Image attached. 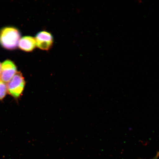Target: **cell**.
Here are the masks:
<instances>
[{"instance_id":"cell-1","label":"cell","mask_w":159,"mask_h":159,"mask_svg":"<svg viewBox=\"0 0 159 159\" xmlns=\"http://www.w3.org/2000/svg\"><path fill=\"white\" fill-rule=\"evenodd\" d=\"M20 37V32L16 28L4 27L0 30V45L8 50H13L17 48Z\"/></svg>"},{"instance_id":"cell-2","label":"cell","mask_w":159,"mask_h":159,"mask_svg":"<svg viewBox=\"0 0 159 159\" xmlns=\"http://www.w3.org/2000/svg\"><path fill=\"white\" fill-rule=\"evenodd\" d=\"M25 81L20 72H17L7 84V92L14 98H17L22 94Z\"/></svg>"},{"instance_id":"cell-3","label":"cell","mask_w":159,"mask_h":159,"mask_svg":"<svg viewBox=\"0 0 159 159\" xmlns=\"http://www.w3.org/2000/svg\"><path fill=\"white\" fill-rule=\"evenodd\" d=\"M17 70L15 63L10 60H7L1 64L0 80L6 83H8L17 73Z\"/></svg>"},{"instance_id":"cell-4","label":"cell","mask_w":159,"mask_h":159,"mask_svg":"<svg viewBox=\"0 0 159 159\" xmlns=\"http://www.w3.org/2000/svg\"><path fill=\"white\" fill-rule=\"evenodd\" d=\"M35 40L37 47L43 50H48L53 44L52 35L47 31H42L38 33Z\"/></svg>"},{"instance_id":"cell-5","label":"cell","mask_w":159,"mask_h":159,"mask_svg":"<svg viewBox=\"0 0 159 159\" xmlns=\"http://www.w3.org/2000/svg\"><path fill=\"white\" fill-rule=\"evenodd\" d=\"M36 45L34 38L31 36L24 37L20 39L18 47L19 48L27 52L33 51Z\"/></svg>"},{"instance_id":"cell-6","label":"cell","mask_w":159,"mask_h":159,"mask_svg":"<svg viewBox=\"0 0 159 159\" xmlns=\"http://www.w3.org/2000/svg\"><path fill=\"white\" fill-rule=\"evenodd\" d=\"M7 93V84L0 80V100L5 98Z\"/></svg>"},{"instance_id":"cell-7","label":"cell","mask_w":159,"mask_h":159,"mask_svg":"<svg viewBox=\"0 0 159 159\" xmlns=\"http://www.w3.org/2000/svg\"><path fill=\"white\" fill-rule=\"evenodd\" d=\"M159 157V152H158L157 153V155L156 156L154 157V158L152 159H158Z\"/></svg>"},{"instance_id":"cell-8","label":"cell","mask_w":159,"mask_h":159,"mask_svg":"<svg viewBox=\"0 0 159 159\" xmlns=\"http://www.w3.org/2000/svg\"><path fill=\"white\" fill-rule=\"evenodd\" d=\"M1 63H0V75H1Z\"/></svg>"}]
</instances>
